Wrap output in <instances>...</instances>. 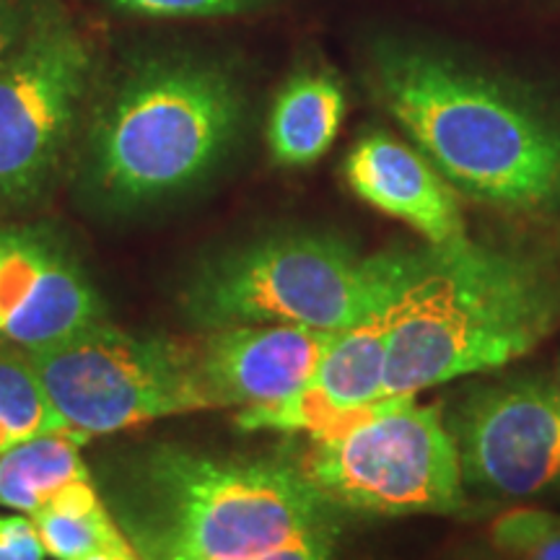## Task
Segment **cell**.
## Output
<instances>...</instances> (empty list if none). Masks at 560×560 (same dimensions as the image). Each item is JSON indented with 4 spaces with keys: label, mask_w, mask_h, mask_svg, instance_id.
I'll use <instances>...</instances> for the list:
<instances>
[{
    "label": "cell",
    "mask_w": 560,
    "mask_h": 560,
    "mask_svg": "<svg viewBox=\"0 0 560 560\" xmlns=\"http://www.w3.org/2000/svg\"><path fill=\"white\" fill-rule=\"evenodd\" d=\"M83 441L70 431L21 441L0 457V506L32 516L60 490L91 480L81 457Z\"/></svg>",
    "instance_id": "obj_14"
},
{
    "label": "cell",
    "mask_w": 560,
    "mask_h": 560,
    "mask_svg": "<svg viewBox=\"0 0 560 560\" xmlns=\"http://www.w3.org/2000/svg\"><path fill=\"white\" fill-rule=\"evenodd\" d=\"M425 257L429 244L363 255L335 231H276L206 257L182 285L179 306L198 330L304 325L342 332L395 304Z\"/></svg>",
    "instance_id": "obj_5"
},
{
    "label": "cell",
    "mask_w": 560,
    "mask_h": 560,
    "mask_svg": "<svg viewBox=\"0 0 560 560\" xmlns=\"http://www.w3.org/2000/svg\"><path fill=\"white\" fill-rule=\"evenodd\" d=\"M558 384H560V369H558Z\"/></svg>",
    "instance_id": "obj_25"
},
{
    "label": "cell",
    "mask_w": 560,
    "mask_h": 560,
    "mask_svg": "<svg viewBox=\"0 0 560 560\" xmlns=\"http://www.w3.org/2000/svg\"><path fill=\"white\" fill-rule=\"evenodd\" d=\"M452 560H509L506 556L495 550H486V548H470V550H459Z\"/></svg>",
    "instance_id": "obj_23"
},
{
    "label": "cell",
    "mask_w": 560,
    "mask_h": 560,
    "mask_svg": "<svg viewBox=\"0 0 560 560\" xmlns=\"http://www.w3.org/2000/svg\"><path fill=\"white\" fill-rule=\"evenodd\" d=\"M301 467L332 506L350 514H462L467 509L459 454L441 405L389 397L366 420L312 439Z\"/></svg>",
    "instance_id": "obj_7"
},
{
    "label": "cell",
    "mask_w": 560,
    "mask_h": 560,
    "mask_svg": "<svg viewBox=\"0 0 560 560\" xmlns=\"http://www.w3.org/2000/svg\"><path fill=\"white\" fill-rule=\"evenodd\" d=\"M109 9L149 19H219L265 9L272 0H100Z\"/></svg>",
    "instance_id": "obj_19"
},
{
    "label": "cell",
    "mask_w": 560,
    "mask_h": 560,
    "mask_svg": "<svg viewBox=\"0 0 560 560\" xmlns=\"http://www.w3.org/2000/svg\"><path fill=\"white\" fill-rule=\"evenodd\" d=\"M26 359L83 444L149 420L208 410L192 340L128 332L102 319Z\"/></svg>",
    "instance_id": "obj_8"
},
{
    "label": "cell",
    "mask_w": 560,
    "mask_h": 560,
    "mask_svg": "<svg viewBox=\"0 0 560 560\" xmlns=\"http://www.w3.org/2000/svg\"><path fill=\"white\" fill-rule=\"evenodd\" d=\"M392 306L350 330L338 332L322 359L312 384L335 408L359 410L382 400Z\"/></svg>",
    "instance_id": "obj_15"
},
{
    "label": "cell",
    "mask_w": 560,
    "mask_h": 560,
    "mask_svg": "<svg viewBox=\"0 0 560 560\" xmlns=\"http://www.w3.org/2000/svg\"><path fill=\"white\" fill-rule=\"evenodd\" d=\"M244 117V83L226 60L185 47L140 52L91 94L79 192L115 215L185 198L221 172Z\"/></svg>",
    "instance_id": "obj_2"
},
{
    "label": "cell",
    "mask_w": 560,
    "mask_h": 560,
    "mask_svg": "<svg viewBox=\"0 0 560 560\" xmlns=\"http://www.w3.org/2000/svg\"><path fill=\"white\" fill-rule=\"evenodd\" d=\"M249 560H340V535L314 537Z\"/></svg>",
    "instance_id": "obj_22"
},
{
    "label": "cell",
    "mask_w": 560,
    "mask_h": 560,
    "mask_svg": "<svg viewBox=\"0 0 560 560\" xmlns=\"http://www.w3.org/2000/svg\"><path fill=\"white\" fill-rule=\"evenodd\" d=\"M100 79L96 45L60 0L0 60V210L39 202L73 149Z\"/></svg>",
    "instance_id": "obj_6"
},
{
    "label": "cell",
    "mask_w": 560,
    "mask_h": 560,
    "mask_svg": "<svg viewBox=\"0 0 560 560\" xmlns=\"http://www.w3.org/2000/svg\"><path fill=\"white\" fill-rule=\"evenodd\" d=\"M444 420L465 486L501 499H524L558 478L560 395L542 376L478 384Z\"/></svg>",
    "instance_id": "obj_9"
},
{
    "label": "cell",
    "mask_w": 560,
    "mask_h": 560,
    "mask_svg": "<svg viewBox=\"0 0 560 560\" xmlns=\"http://www.w3.org/2000/svg\"><path fill=\"white\" fill-rule=\"evenodd\" d=\"M83 560H143V558L132 550V552H94V556H89Z\"/></svg>",
    "instance_id": "obj_24"
},
{
    "label": "cell",
    "mask_w": 560,
    "mask_h": 560,
    "mask_svg": "<svg viewBox=\"0 0 560 560\" xmlns=\"http://www.w3.org/2000/svg\"><path fill=\"white\" fill-rule=\"evenodd\" d=\"M560 327V242L429 244L392 306L382 400L486 374Z\"/></svg>",
    "instance_id": "obj_4"
},
{
    "label": "cell",
    "mask_w": 560,
    "mask_h": 560,
    "mask_svg": "<svg viewBox=\"0 0 560 560\" xmlns=\"http://www.w3.org/2000/svg\"><path fill=\"white\" fill-rule=\"evenodd\" d=\"M39 5L42 0H0V60L26 37Z\"/></svg>",
    "instance_id": "obj_21"
},
{
    "label": "cell",
    "mask_w": 560,
    "mask_h": 560,
    "mask_svg": "<svg viewBox=\"0 0 560 560\" xmlns=\"http://www.w3.org/2000/svg\"><path fill=\"white\" fill-rule=\"evenodd\" d=\"M338 332L304 325H231L192 338L195 376L208 410L255 408L306 387Z\"/></svg>",
    "instance_id": "obj_11"
},
{
    "label": "cell",
    "mask_w": 560,
    "mask_h": 560,
    "mask_svg": "<svg viewBox=\"0 0 560 560\" xmlns=\"http://www.w3.org/2000/svg\"><path fill=\"white\" fill-rule=\"evenodd\" d=\"M346 89L327 70H301L278 91L268 117V145L280 166H310L330 151L346 120Z\"/></svg>",
    "instance_id": "obj_13"
},
{
    "label": "cell",
    "mask_w": 560,
    "mask_h": 560,
    "mask_svg": "<svg viewBox=\"0 0 560 560\" xmlns=\"http://www.w3.org/2000/svg\"><path fill=\"white\" fill-rule=\"evenodd\" d=\"M70 431L24 353H0V457L21 441ZM73 433V431H70Z\"/></svg>",
    "instance_id": "obj_17"
},
{
    "label": "cell",
    "mask_w": 560,
    "mask_h": 560,
    "mask_svg": "<svg viewBox=\"0 0 560 560\" xmlns=\"http://www.w3.org/2000/svg\"><path fill=\"white\" fill-rule=\"evenodd\" d=\"M348 187L371 208L408 223L433 247L467 240L459 192L412 145L389 132H366L342 161Z\"/></svg>",
    "instance_id": "obj_12"
},
{
    "label": "cell",
    "mask_w": 560,
    "mask_h": 560,
    "mask_svg": "<svg viewBox=\"0 0 560 560\" xmlns=\"http://www.w3.org/2000/svg\"><path fill=\"white\" fill-rule=\"evenodd\" d=\"M490 548L509 560H560V516L540 509H511L490 524Z\"/></svg>",
    "instance_id": "obj_18"
},
{
    "label": "cell",
    "mask_w": 560,
    "mask_h": 560,
    "mask_svg": "<svg viewBox=\"0 0 560 560\" xmlns=\"http://www.w3.org/2000/svg\"><path fill=\"white\" fill-rule=\"evenodd\" d=\"M102 499L143 560H249L340 535L301 459L153 444L115 462Z\"/></svg>",
    "instance_id": "obj_3"
},
{
    "label": "cell",
    "mask_w": 560,
    "mask_h": 560,
    "mask_svg": "<svg viewBox=\"0 0 560 560\" xmlns=\"http://www.w3.org/2000/svg\"><path fill=\"white\" fill-rule=\"evenodd\" d=\"M47 550L32 516L0 514V560H45Z\"/></svg>",
    "instance_id": "obj_20"
},
{
    "label": "cell",
    "mask_w": 560,
    "mask_h": 560,
    "mask_svg": "<svg viewBox=\"0 0 560 560\" xmlns=\"http://www.w3.org/2000/svg\"><path fill=\"white\" fill-rule=\"evenodd\" d=\"M102 319V293L58 231L0 221V353L30 355Z\"/></svg>",
    "instance_id": "obj_10"
},
{
    "label": "cell",
    "mask_w": 560,
    "mask_h": 560,
    "mask_svg": "<svg viewBox=\"0 0 560 560\" xmlns=\"http://www.w3.org/2000/svg\"><path fill=\"white\" fill-rule=\"evenodd\" d=\"M47 556L83 560L94 552H132L120 524L109 514L94 480H81L60 490L50 503L32 514Z\"/></svg>",
    "instance_id": "obj_16"
},
{
    "label": "cell",
    "mask_w": 560,
    "mask_h": 560,
    "mask_svg": "<svg viewBox=\"0 0 560 560\" xmlns=\"http://www.w3.org/2000/svg\"><path fill=\"white\" fill-rule=\"evenodd\" d=\"M376 102L465 198L560 236V100L436 42L371 47Z\"/></svg>",
    "instance_id": "obj_1"
}]
</instances>
